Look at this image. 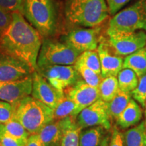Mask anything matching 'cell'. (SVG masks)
Segmentation results:
<instances>
[{
	"instance_id": "6da1fadb",
	"label": "cell",
	"mask_w": 146,
	"mask_h": 146,
	"mask_svg": "<svg viewBox=\"0 0 146 146\" xmlns=\"http://www.w3.org/2000/svg\"><path fill=\"white\" fill-rule=\"evenodd\" d=\"M43 40L21 12H13L10 26L0 37V52L21 60L35 72Z\"/></svg>"
},
{
	"instance_id": "7a4b0ae2",
	"label": "cell",
	"mask_w": 146,
	"mask_h": 146,
	"mask_svg": "<svg viewBox=\"0 0 146 146\" xmlns=\"http://www.w3.org/2000/svg\"><path fill=\"white\" fill-rule=\"evenodd\" d=\"M68 23L86 27H96L108 16L106 0H66L64 8Z\"/></svg>"
},
{
	"instance_id": "3957f363",
	"label": "cell",
	"mask_w": 146,
	"mask_h": 146,
	"mask_svg": "<svg viewBox=\"0 0 146 146\" xmlns=\"http://www.w3.org/2000/svg\"><path fill=\"white\" fill-rule=\"evenodd\" d=\"M22 14L43 39L57 30L58 16L54 0H23Z\"/></svg>"
},
{
	"instance_id": "277c9868",
	"label": "cell",
	"mask_w": 146,
	"mask_h": 146,
	"mask_svg": "<svg viewBox=\"0 0 146 146\" xmlns=\"http://www.w3.org/2000/svg\"><path fill=\"white\" fill-rule=\"evenodd\" d=\"M13 118L18 120L29 134H37L53 119V110L33 97L28 96L12 104Z\"/></svg>"
},
{
	"instance_id": "5b68a950",
	"label": "cell",
	"mask_w": 146,
	"mask_h": 146,
	"mask_svg": "<svg viewBox=\"0 0 146 146\" xmlns=\"http://www.w3.org/2000/svg\"><path fill=\"white\" fill-rule=\"evenodd\" d=\"M146 31V0H138L110 20L107 32Z\"/></svg>"
},
{
	"instance_id": "8992f818",
	"label": "cell",
	"mask_w": 146,
	"mask_h": 146,
	"mask_svg": "<svg viewBox=\"0 0 146 146\" xmlns=\"http://www.w3.org/2000/svg\"><path fill=\"white\" fill-rule=\"evenodd\" d=\"M81 54L66 43L45 38L43 40L38 56L37 66L40 68L50 65H74Z\"/></svg>"
},
{
	"instance_id": "52a82bcc",
	"label": "cell",
	"mask_w": 146,
	"mask_h": 146,
	"mask_svg": "<svg viewBox=\"0 0 146 146\" xmlns=\"http://www.w3.org/2000/svg\"><path fill=\"white\" fill-rule=\"evenodd\" d=\"M108 44L116 54L127 56L143 48L146 44V33L139 30L131 32H107Z\"/></svg>"
},
{
	"instance_id": "ba28073f",
	"label": "cell",
	"mask_w": 146,
	"mask_h": 146,
	"mask_svg": "<svg viewBox=\"0 0 146 146\" xmlns=\"http://www.w3.org/2000/svg\"><path fill=\"white\" fill-rule=\"evenodd\" d=\"M111 121L106 102L101 99L82 110L76 118V124L81 129L99 126L109 131L112 127Z\"/></svg>"
},
{
	"instance_id": "9c48e42d",
	"label": "cell",
	"mask_w": 146,
	"mask_h": 146,
	"mask_svg": "<svg viewBox=\"0 0 146 146\" xmlns=\"http://www.w3.org/2000/svg\"><path fill=\"white\" fill-rule=\"evenodd\" d=\"M37 72L60 91L75 83L81 76L73 65L45 66L38 68Z\"/></svg>"
},
{
	"instance_id": "30bf717a",
	"label": "cell",
	"mask_w": 146,
	"mask_h": 146,
	"mask_svg": "<svg viewBox=\"0 0 146 146\" xmlns=\"http://www.w3.org/2000/svg\"><path fill=\"white\" fill-rule=\"evenodd\" d=\"M32 79L31 96L54 110L64 98V91H60L53 87L37 71L32 73Z\"/></svg>"
},
{
	"instance_id": "8fae6325",
	"label": "cell",
	"mask_w": 146,
	"mask_h": 146,
	"mask_svg": "<svg viewBox=\"0 0 146 146\" xmlns=\"http://www.w3.org/2000/svg\"><path fill=\"white\" fill-rule=\"evenodd\" d=\"M100 29L89 27L76 29L70 31L65 36L64 43L79 52L88 50H96L99 44Z\"/></svg>"
},
{
	"instance_id": "7c38bea8",
	"label": "cell",
	"mask_w": 146,
	"mask_h": 146,
	"mask_svg": "<svg viewBox=\"0 0 146 146\" xmlns=\"http://www.w3.org/2000/svg\"><path fill=\"white\" fill-rule=\"evenodd\" d=\"M64 96L75 103L78 112L100 99L99 89L91 86L80 78L75 83L64 89Z\"/></svg>"
},
{
	"instance_id": "4fadbf2b",
	"label": "cell",
	"mask_w": 146,
	"mask_h": 146,
	"mask_svg": "<svg viewBox=\"0 0 146 146\" xmlns=\"http://www.w3.org/2000/svg\"><path fill=\"white\" fill-rule=\"evenodd\" d=\"M76 122V117L68 116L63 119L53 120L38 133L42 146H61L65 131Z\"/></svg>"
},
{
	"instance_id": "5bb4252c",
	"label": "cell",
	"mask_w": 146,
	"mask_h": 146,
	"mask_svg": "<svg viewBox=\"0 0 146 146\" xmlns=\"http://www.w3.org/2000/svg\"><path fill=\"white\" fill-rule=\"evenodd\" d=\"M33 72L26 63L0 52V82L17 81L31 76Z\"/></svg>"
},
{
	"instance_id": "9a60e30c",
	"label": "cell",
	"mask_w": 146,
	"mask_h": 146,
	"mask_svg": "<svg viewBox=\"0 0 146 146\" xmlns=\"http://www.w3.org/2000/svg\"><path fill=\"white\" fill-rule=\"evenodd\" d=\"M97 52L100 58L102 77L110 76L117 77L118 73L123 68L124 58L123 56L116 54L108 43L104 40L102 36H100Z\"/></svg>"
},
{
	"instance_id": "2e32d148",
	"label": "cell",
	"mask_w": 146,
	"mask_h": 146,
	"mask_svg": "<svg viewBox=\"0 0 146 146\" xmlns=\"http://www.w3.org/2000/svg\"><path fill=\"white\" fill-rule=\"evenodd\" d=\"M32 74L13 81L0 82V100L14 104L30 96L32 91Z\"/></svg>"
},
{
	"instance_id": "e0dca14e",
	"label": "cell",
	"mask_w": 146,
	"mask_h": 146,
	"mask_svg": "<svg viewBox=\"0 0 146 146\" xmlns=\"http://www.w3.org/2000/svg\"><path fill=\"white\" fill-rule=\"evenodd\" d=\"M143 110L134 99H131L125 110L121 112L116 122L120 128L125 129L136 125L141 121Z\"/></svg>"
},
{
	"instance_id": "ac0fdd59",
	"label": "cell",
	"mask_w": 146,
	"mask_h": 146,
	"mask_svg": "<svg viewBox=\"0 0 146 146\" xmlns=\"http://www.w3.org/2000/svg\"><path fill=\"white\" fill-rule=\"evenodd\" d=\"M123 68L134 71L139 78L146 74V49H140L124 58Z\"/></svg>"
},
{
	"instance_id": "d6986e66",
	"label": "cell",
	"mask_w": 146,
	"mask_h": 146,
	"mask_svg": "<svg viewBox=\"0 0 146 146\" xmlns=\"http://www.w3.org/2000/svg\"><path fill=\"white\" fill-rule=\"evenodd\" d=\"M125 146H146V121H142L123 134Z\"/></svg>"
},
{
	"instance_id": "ffe728a7",
	"label": "cell",
	"mask_w": 146,
	"mask_h": 146,
	"mask_svg": "<svg viewBox=\"0 0 146 146\" xmlns=\"http://www.w3.org/2000/svg\"><path fill=\"white\" fill-rule=\"evenodd\" d=\"M0 129L19 143L26 145L30 134L18 120L12 118L4 124H0Z\"/></svg>"
},
{
	"instance_id": "44dd1931",
	"label": "cell",
	"mask_w": 146,
	"mask_h": 146,
	"mask_svg": "<svg viewBox=\"0 0 146 146\" xmlns=\"http://www.w3.org/2000/svg\"><path fill=\"white\" fill-rule=\"evenodd\" d=\"M131 99V93L120 91L112 100L106 102L108 113L111 120L113 119L116 120L118 116L127 107Z\"/></svg>"
},
{
	"instance_id": "7402d4cb",
	"label": "cell",
	"mask_w": 146,
	"mask_h": 146,
	"mask_svg": "<svg viewBox=\"0 0 146 146\" xmlns=\"http://www.w3.org/2000/svg\"><path fill=\"white\" fill-rule=\"evenodd\" d=\"M98 89L100 99L106 102L112 100L120 91L117 77L110 76L103 78L98 86Z\"/></svg>"
},
{
	"instance_id": "603a6c76",
	"label": "cell",
	"mask_w": 146,
	"mask_h": 146,
	"mask_svg": "<svg viewBox=\"0 0 146 146\" xmlns=\"http://www.w3.org/2000/svg\"><path fill=\"white\" fill-rule=\"evenodd\" d=\"M104 130L99 126L82 129L79 135L78 146H100Z\"/></svg>"
},
{
	"instance_id": "cb8c5ba5",
	"label": "cell",
	"mask_w": 146,
	"mask_h": 146,
	"mask_svg": "<svg viewBox=\"0 0 146 146\" xmlns=\"http://www.w3.org/2000/svg\"><path fill=\"white\" fill-rule=\"evenodd\" d=\"M120 90L131 93L137 87L139 78L135 72L130 68H123L117 75Z\"/></svg>"
},
{
	"instance_id": "d4e9b609",
	"label": "cell",
	"mask_w": 146,
	"mask_h": 146,
	"mask_svg": "<svg viewBox=\"0 0 146 146\" xmlns=\"http://www.w3.org/2000/svg\"><path fill=\"white\" fill-rule=\"evenodd\" d=\"M78 114L77 106L74 102L64 96L56 108L53 110V119L60 120L68 116L76 117Z\"/></svg>"
},
{
	"instance_id": "484cf974",
	"label": "cell",
	"mask_w": 146,
	"mask_h": 146,
	"mask_svg": "<svg viewBox=\"0 0 146 146\" xmlns=\"http://www.w3.org/2000/svg\"><path fill=\"white\" fill-rule=\"evenodd\" d=\"M75 63L81 64L98 74H102L99 56L96 50H88L82 52L78 56Z\"/></svg>"
},
{
	"instance_id": "4316f807",
	"label": "cell",
	"mask_w": 146,
	"mask_h": 146,
	"mask_svg": "<svg viewBox=\"0 0 146 146\" xmlns=\"http://www.w3.org/2000/svg\"><path fill=\"white\" fill-rule=\"evenodd\" d=\"M73 66L85 83H87L91 86L98 88L100 82L103 78L102 74H98L81 64L74 63Z\"/></svg>"
},
{
	"instance_id": "83f0119b",
	"label": "cell",
	"mask_w": 146,
	"mask_h": 146,
	"mask_svg": "<svg viewBox=\"0 0 146 146\" xmlns=\"http://www.w3.org/2000/svg\"><path fill=\"white\" fill-rule=\"evenodd\" d=\"M81 130V128L78 127L76 123L73 124L65 131L61 141V146H78Z\"/></svg>"
},
{
	"instance_id": "f1b7e54d",
	"label": "cell",
	"mask_w": 146,
	"mask_h": 146,
	"mask_svg": "<svg viewBox=\"0 0 146 146\" xmlns=\"http://www.w3.org/2000/svg\"><path fill=\"white\" fill-rule=\"evenodd\" d=\"M131 94L133 99L141 104L142 107H145L146 101V74L139 78L137 87L131 91Z\"/></svg>"
},
{
	"instance_id": "f546056e",
	"label": "cell",
	"mask_w": 146,
	"mask_h": 146,
	"mask_svg": "<svg viewBox=\"0 0 146 146\" xmlns=\"http://www.w3.org/2000/svg\"><path fill=\"white\" fill-rule=\"evenodd\" d=\"M13 106L8 102L0 100V124H4L13 118Z\"/></svg>"
},
{
	"instance_id": "4dcf8cb0",
	"label": "cell",
	"mask_w": 146,
	"mask_h": 146,
	"mask_svg": "<svg viewBox=\"0 0 146 146\" xmlns=\"http://www.w3.org/2000/svg\"><path fill=\"white\" fill-rule=\"evenodd\" d=\"M0 8L13 13L21 12L23 8V0H0Z\"/></svg>"
},
{
	"instance_id": "1f68e13d",
	"label": "cell",
	"mask_w": 146,
	"mask_h": 146,
	"mask_svg": "<svg viewBox=\"0 0 146 146\" xmlns=\"http://www.w3.org/2000/svg\"><path fill=\"white\" fill-rule=\"evenodd\" d=\"M12 20V13L0 8V37L10 26Z\"/></svg>"
},
{
	"instance_id": "d6a6232c",
	"label": "cell",
	"mask_w": 146,
	"mask_h": 146,
	"mask_svg": "<svg viewBox=\"0 0 146 146\" xmlns=\"http://www.w3.org/2000/svg\"><path fill=\"white\" fill-rule=\"evenodd\" d=\"M108 146H125L123 134L120 132L117 127H114L113 129Z\"/></svg>"
},
{
	"instance_id": "836d02e7",
	"label": "cell",
	"mask_w": 146,
	"mask_h": 146,
	"mask_svg": "<svg viewBox=\"0 0 146 146\" xmlns=\"http://www.w3.org/2000/svg\"><path fill=\"white\" fill-rule=\"evenodd\" d=\"M131 0H106L110 14H115Z\"/></svg>"
},
{
	"instance_id": "e575fe53",
	"label": "cell",
	"mask_w": 146,
	"mask_h": 146,
	"mask_svg": "<svg viewBox=\"0 0 146 146\" xmlns=\"http://www.w3.org/2000/svg\"><path fill=\"white\" fill-rule=\"evenodd\" d=\"M26 146H42L41 139L38 133L30 135L27 139Z\"/></svg>"
},
{
	"instance_id": "d590c367",
	"label": "cell",
	"mask_w": 146,
	"mask_h": 146,
	"mask_svg": "<svg viewBox=\"0 0 146 146\" xmlns=\"http://www.w3.org/2000/svg\"><path fill=\"white\" fill-rule=\"evenodd\" d=\"M110 138V136L109 135H106L104 137L102 138L100 146H108Z\"/></svg>"
},
{
	"instance_id": "8d00e7d4",
	"label": "cell",
	"mask_w": 146,
	"mask_h": 146,
	"mask_svg": "<svg viewBox=\"0 0 146 146\" xmlns=\"http://www.w3.org/2000/svg\"><path fill=\"white\" fill-rule=\"evenodd\" d=\"M145 121H146V101H145Z\"/></svg>"
},
{
	"instance_id": "74e56055",
	"label": "cell",
	"mask_w": 146,
	"mask_h": 146,
	"mask_svg": "<svg viewBox=\"0 0 146 146\" xmlns=\"http://www.w3.org/2000/svg\"><path fill=\"white\" fill-rule=\"evenodd\" d=\"M145 49H146V44H145Z\"/></svg>"
}]
</instances>
